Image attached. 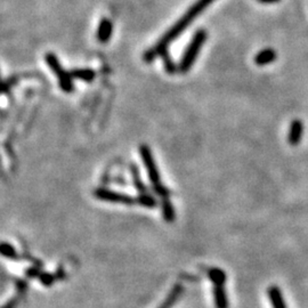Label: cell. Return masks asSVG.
I'll use <instances>...</instances> for the list:
<instances>
[{
    "label": "cell",
    "mask_w": 308,
    "mask_h": 308,
    "mask_svg": "<svg viewBox=\"0 0 308 308\" xmlns=\"http://www.w3.org/2000/svg\"><path fill=\"white\" fill-rule=\"evenodd\" d=\"M214 2L215 0H198V2L195 3L192 7H189L187 12L183 15L182 18L178 20L176 24L172 25V28L169 29L167 32L162 35L161 39L159 40L152 48L145 51V54L143 56L144 61H145L146 63H151V62H153L157 57H160L162 53L168 50L169 45H170L174 40H176L179 35L182 34V32H184V31L187 29L188 25Z\"/></svg>",
    "instance_id": "cell-1"
},
{
    "label": "cell",
    "mask_w": 308,
    "mask_h": 308,
    "mask_svg": "<svg viewBox=\"0 0 308 308\" xmlns=\"http://www.w3.org/2000/svg\"><path fill=\"white\" fill-rule=\"evenodd\" d=\"M302 133H304V123L302 121L295 119L290 123L289 135H287V141L292 146H297L302 140Z\"/></svg>",
    "instance_id": "cell-6"
},
{
    "label": "cell",
    "mask_w": 308,
    "mask_h": 308,
    "mask_svg": "<svg viewBox=\"0 0 308 308\" xmlns=\"http://www.w3.org/2000/svg\"><path fill=\"white\" fill-rule=\"evenodd\" d=\"M160 57H162L163 60V65H164V69H166V71L168 72L169 74H174L176 73L177 72V69H179L178 66L174 63V61L171 59L170 54H169V51L166 50L164 53H162V55L160 56Z\"/></svg>",
    "instance_id": "cell-16"
},
{
    "label": "cell",
    "mask_w": 308,
    "mask_h": 308,
    "mask_svg": "<svg viewBox=\"0 0 308 308\" xmlns=\"http://www.w3.org/2000/svg\"><path fill=\"white\" fill-rule=\"evenodd\" d=\"M2 253L5 257H7V258H15V257H16V253H15L13 246L7 244V243H3Z\"/></svg>",
    "instance_id": "cell-18"
},
{
    "label": "cell",
    "mask_w": 308,
    "mask_h": 308,
    "mask_svg": "<svg viewBox=\"0 0 308 308\" xmlns=\"http://www.w3.org/2000/svg\"><path fill=\"white\" fill-rule=\"evenodd\" d=\"M45 61L49 66V69L53 71V73L57 75L60 88L64 92H66V94H70V92L73 91L74 85H73V81H72L73 78H72L71 73H69L68 71H65L63 69V66H62L57 56H56L54 53H47L45 55Z\"/></svg>",
    "instance_id": "cell-4"
},
{
    "label": "cell",
    "mask_w": 308,
    "mask_h": 308,
    "mask_svg": "<svg viewBox=\"0 0 308 308\" xmlns=\"http://www.w3.org/2000/svg\"><path fill=\"white\" fill-rule=\"evenodd\" d=\"M113 32V23L109 18H103L99 28H97V40L102 44H106L107 41H110Z\"/></svg>",
    "instance_id": "cell-7"
},
{
    "label": "cell",
    "mask_w": 308,
    "mask_h": 308,
    "mask_svg": "<svg viewBox=\"0 0 308 308\" xmlns=\"http://www.w3.org/2000/svg\"><path fill=\"white\" fill-rule=\"evenodd\" d=\"M94 195L99 200H102V201H106V202L121 203V204L137 203V200L135 198H132L131 195L120 193L117 191H112V189H107V188H96L94 191Z\"/></svg>",
    "instance_id": "cell-5"
},
{
    "label": "cell",
    "mask_w": 308,
    "mask_h": 308,
    "mask_svg": "<svg viewBox=\"0 0 308 308\" xmlns=\"http://www.w3.org/2000/svg\"><path fill=\"white\" fill-rule=\"evenodd\" d=\"M140 153H141L142 161L147 170V175H148V178H150V182L152 184L153 191L156 192L161 199L169 198V195H170V191H169V189L161 183L160 174H159V169L157 167V163H156V161H154L151 148L147 145H141Z\"/></svg>",
    "instance_id": "cell-2"
},
{
    "label": "cell",
    "mask_w": 308,
    "mask_h": 308,
    "mask_svg": "<svg viewBox=\"0 0 308 308\" xmlns=\"http://www.w3.org/2000/svg\"><path fill=\"white\" fill-rule=\"evenodd\" d=\"M161 211H162V216L166 222L168 223H172L175 220V209L172 207L171 202L169 201V198L162 199L161 202Z\"/></svg>",
    "instance_id": "cell-13"
},
{
    "label": "cell",
    "mask_w": 308,
    "mask_h": 308,
    "mask_svg": "<svg viewBox=\"0 0 308 308\" xmlns=\"http://www.w3.org/2000/svg\"><path fill=\"white\" fill-rule=\"evenodd\" d=\"M208 33L204 29H200L197 32L194 33L193 38L189 41L188 46L185 49L184 54L181 59V62L178 64V71L182 72V73H187V72L191 70L192 66L195 63V60H197L198 55L201 50L203 44L207 40Z\"/></svg>",
    "instance_id": "cell-3"
},
{
    "label": "cell",
    "mask_w": 308,
    "mask_h": 308,
    "mask_svg": "<svg viewBox=\"0 0 308 308\" xmlns=\"http://www.w3.org/2000/svg\"><path fill=\"white\" fill-rule=\"evenodd\" d=\"M130 171H131V176H132V183H133V185H135L137 191L140 192V194L147 193L145 184L143 183L142 178H141L140 170H138V168L135 166V164H131L130 166Z\"/></svg>",
    "instance_id": "cell-14"
},
{
    "label": "cell",
    "mask_w": 308,
    "mask_h": 308,
    "mask_svg": "<svg viewBox=\"0 0 308 308\" xmlns=\"http://www.w3.org/2000/svg\"><path fill=\"white\" fill-rule=\"evenodd\" d=\"M276 57H277V54L274 49L265 48V49H261L259 53L255 56L254 61L257 65L265 66L273 63V62L276 60Z\"/></svg>",
    "instance_id": "cell-9"
},
{
    "label": "cell",
    "mask_w": 308,
    "mask_h": 308,
    "mask_svg": "<svg viewBox=\"0 0 308 308\" xmlns=\"http://www.w3.org/2000/svg\"><path fill=\"white\" fill-rule=\"evenodd\" d=\"M258 2L261 4H275V3H279L280 0H258Z\"/></svg>",
    "instance_id": "cell-19"
},
{
    "label": "cell",
    "mask_w": 308,
    "mask_h": 308,
    "mask_svg": "<svg viewBox=\"0 0 308 308\" xmlns=\"http://www.w3.org/2000/svg\"><path fill=\"white\" fill-rule=\"evenodd\" d=\"M71 75L73 79L85 81V82H91L95 79L96 73L94 70L91 69H74L72 70Z\"/></svg>",
    "instance_id": "cell-11"
},
{
    "label": "cell",
    "mask_w": 308,
    "mask_h": 308,
    "mask_svg": "<svg viewBox=\"0 0 308 308\" xmlns=\"http://www.w3.org/2000/svg\"><path fill=\"white\" fill-rule=\"evenodd\" d=\"M209 279L213 282L214 285H225L226 283V274L220 268H211L209 271Z\"/></svg>",
    "instance_id": "cell-15"
},
{
    "label": "cell",
    "mask_w": 308,
    "mask_h": 308,
    "mask_svg": "<svg viewBox=\"0 0 308 308\" xmlns=\"http://www.w3.org/2000/svg\"><path fill=\"white\" fill-rule=\"evenodd\" d=\"M182 292H183L182 285H179V284L175 285L172 287V290L170 291V294L168 295L167 299L162 302L159 308H171V306L175 304V302L178 300V298L182 295Z\"/></svg>",
    "instance_id": "cell-12"
},
{
    "label": "cell",
    "mask_w": 308,
    "mask_h": 308,
    "mask_svg": "<svg viewBox=\"0 0 308 308\" xmlns=\"http://www.w3.org/2000/svg\"><path fill=\"white\" fill-rule=\"evenodd\" d=\"M214 301L216 308H228L229 302L224 285H214Z\"/></svg>",
    "instance_id": "cell-10"
},
{
    "label": "cell",
    "mask_w": 308,
    "mask_h": 308,
    "mask_svg": "<svg viewBox=\"0 0 308 308\" xmlns=\"http://www.w3.org/2000/svg\"><path fill=\"white\" fill-rule=\"evenodd\" d=\"M267 295H268L271 305L273 308H286V304L284 301L283 295L280 290L279 286L272 285L267 290Z\"/></svg>",
    "instance_id": "cell-8"
},
{
    "label": "cell",
    "mask_w": 308,
    "mask_h": 308,
    "mask_svg": "<svg viewBox=\"0 0 308 308\" xmlns=\"http://www.w3.org/2000/svg\"><path fill=\"white\" fill-rule=\"evenodd\" d=\"M136 200H137V203L138 204H141V205H143V207H145V208H154L158 204L156 198L152 197V195L148 194V193H142V194H140Z\"/></svg>",
    "instance_id": "cell-17"
}]
</instances>
